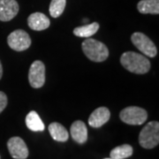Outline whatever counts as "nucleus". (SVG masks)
<instances>
[{
	"label": "nucleus",
	"instance_id": "nucleus-21",
	"mask_svg": "<svg viewBox=\"0 0 159 159\" xmlns=\"http://www.w3.org/2000/svg\"><path fill=\"white\" fill-rule=\"evenodd\" d=\"M104 159H111V158H104Z\"/></svg>",
	"mask_w": 159,
	"mask_h": 159
},
{
	"label": "nucleus",
	"instance_id": "nucleus-16",
	"mask_svg": "<svg viewBox=\"0 0 159 159\" xmlns=\"http://www.w3.org/2000/svg\"><path fill=\"white\" fill-rule=\"evenodd\" d=\"M98 29H99V24L97 22H93L74 29V34L79 37L89 38L97 33Z\"/></svg>",
	"mask_w": 159,
	"mask_h": 159
},
{
	"label": "nucleus",
	"instance_id": "nucleus-5",
	"mask_svg": "<svg viewBox=\"0 0 159 159\" xmlns=\"http://www.w3.org/2000/svg\"><path fill=\"white\" fill-rule=\"evenodd\" d=\"M131 41L133 44L144 55L149 57H155L157 56V47L146 34H142L141 32H135L132 34Z\"/></svg>",
	"mask_w": 159,
	"mask_h": 159
},
{
	"label": "nucleus",
	"instance_id": "nucleus-7",
	"mask_svg": "<svg viewBox=\"0 0 159 159\" xmlns=\"http://www.w3.org/2000/svg\"><path fill=\"white\" fill-rule=\"evenodd\" d=\"M29 80L32 88L40 89L45 82V66L40 61L35 60L32 63L29 72Z\"/></svg>",
	"mask_w": 159,
	"mask_h": 159
},
{
	"label": "nucleus",
	"instance_id": "nucleus-17",
	"mask_svg": "<svg viewBox=\"0 0 159 159\" xmlns=\"http://www.w3.org/2000/svg\"><path fill=\"white\" fill-rule=\"evenodd\" d=\"M134 149L129 144H123L114 148L111 151V159H125L130 157L133 155Z\"/></svg>",
	"mask_w": 159,
	"mask_h": 159
},
{
	"label": "nucleus",
	"instance_id": "nucleus-18",
	"mask_svg": "<svg viewBox=\"0 0 159 159\" xmlns=\"http://www.w3.org/2000/svg\"><path fill=\"white\" fill-rule=\"evenodd\" d=\"M66 0H51L49 8V11L51 17H59L66 8Z\"/></svg>",
	"mask_w": 159,
	"mask_h": 159
},
{
	"label": "nucleus",
	"instance_id": "nucleus-12",
	"mask_svg": "<svg viewBox=\"0 0 159 159\" xmlns=\"http://www.w3.org/2000/svg\"><path fill=\"white\" fill-rule=\"evenodd\" d=\"M71 136L76 142L83 144L88 140V129L85 123L81 120H76L71 125Z\"/></svg>",
	"mask_w": 159,
	"mask_h": 159
},
{
	"label": "nucleus",
	"instance_id": "nucleus-8",
	"mask_svg": "<svg viewBox=\"0 0 159 159\" xmlns=\"http://www.w3.org/2000/svg\"><path fill=\"white\" fill-rule=\"evenodd\" d=\"M7 148L14 159H26L29 157V148L20 137H11L7 142Z\"/></svg>",
	"mask_w": 159,
	"mask_h": 159
},
{
	"label": "nucleus",
	"instance_id": "nucleus-10",
	"mask_svg": "<svg viewBox=\"0 0 159 159\" xmlns=\"http://www.w3.org/2000/svg\"><path fill=\"white\" fill-rule=\"evenodd\" d=\"M111 118V112L106 107H99L96 109L89 118V124L94 128L101 127L106 124Z\"/></svg>",
	"mask_w": 159,
	"mask_h": 159
},
{
	"label": "nucleus",
	"instance_id": "nucleus-19",
	"mask_svg": "<svg viewBox=\"0 0 159 159\" xmlns=\"http://www.w3.org/2000/svg\"><path fill=\"white\" fill-rule=\"evenodd\" d=\"M7 96L4 92L0 91V113L6 109V107L7 106Z\"/></svg>",
	"mask_w": 159,
	"mask_h": 159
},
{
	"label": "nucleus",
	"instance_id": "nucleus-14",
	"mask_svg": "<svg viewBox=\"0 0 159 159\" xmlns=\"http://www.w3.org/2000/svg\"><path fill=\"white\" fill-rule=\"evenodd\" d=\"M26 125L29 130L33 132H42L44 130L45 126L39 115L34 111H30L26 117Z\"/></svg>",
	"mask_w": 159,
	"mask_h": 159
},
{
	"label": "nucleus",
	"instance_id": "nucleus-11",
	"mask_svg": "<svg viewBox=\"0 0 159 159\" xmlns=\"http://www.w3.org/2000/svg\"><path fill=\"white\" fill-rule=\"evenodd\" d=\"M28 24L31 29L35 31H42L50 27L51 21L45 14L42 12H34L28 18Z\"/></svg>",
	"mask_w": 159,
	"mask_h": 159
},
{
	"label": "nucleus",
	"instance_id": "nucleus-3",
	"mask_svg": "<svg viewBox=\"0 0 159 159\" xmlns=\"http://www.w3.org/2000/svg\"><path fill=\"white\" fill-rule=\"evenodd\" d=\"M139 143L142 148L150 149L159 143V123L151 121L145 125L139 134Z\"/></svg>",
	"mask_w": 159,
	"mask_h": 159
},
{
	"label": "nucleus",
	"instance_id": "nucleus-20",
	"mask_svg": "<svg viewBox=\"0 0 159 159\" xmlns=\"http://www.w3.org/2000/svg\"><path fill=\"white\" fill-rule=\"evenodd\" d=\"M2 75H3V67H2V64L0 62V80L2 78Z\"/></svg>",
	"mask_w": 159,
	"mask_h": 159
},
{
	"label": "nucleus",
	"instance_id": "nucleus-15",
	"mask_svg": "<svg viewBox=\"0 0 159 159\" xmlns=\"http://www.w3.org/2000/svg\"><path fill=\"white\" fill-rule=\"evenodd\" d=\"M137 8L143 14H158L159 0H141L137 5Z\"/></svg>",
	"mask_w": 159,
	"mask_h": 159
},
{
	"label": "nucleus",
	"instance_id": "nucleus-9",
	"mask_svg": "<svg viewBox=\"0 0 159 159\" xmlns=\"http://www.w3.org/2000/svg\"><path fill=\"white\" fill-rule=\"evenodd\" d=\"M19 12V5L16 0H0V20L9 21Z\"/></svg>",
	"mask_w": 159,
	"mask_h": 159
},
{
	"label": "nucleus",
	"instance_id": "nucleus-2",
	"mask_svg": "<svg viewBox=\"0 0 159 159\" xmlns=\"http://www.w3.org/2000/svg\"><path fill=\"white\" fill-rule=\"evenodd\" d=\"M86 57L93 62H102L109 57V50L104 43L95 39H86L81 44Z\"/></svg>",
	"mask_w": 159,
	"mask_h": 159
},
{
	"label": "nucleus",
	"instance_id": "nucleus-6",
	"mask_svg": "<svg viewBox=\"0 0 159 159\" xmlns=\"http://www.w3.org/2000/svg\"><path fill=\"white\" fill-rule=\"evenodd\" d=\"M9 47L15 51H23L28 50L31 45V39L29 34L22 29H17L11 32L7 37Z\"/></svg>",
	"mask_w": 159,
	"mask_h": 159
},
{
	"label": "nucleus",
	"instance_id": "nucleus-13",
	"mask_svg": "<svg viewBox=\"0 0 159 159\" xmlns=\"http://www.w3.org/2000/svg\"><path fill=\"white\" fill-rule=\"evenodd\" d=\"M49 132L53 140L57 142H65L68 140L69 134L67 130L61 124L57 122H53L49 125Z\"/></svg>",
	"mask_w": 159,
	"mask_h": 159
},
{
	"label": "nucleus",
	"instance_id": "nucleus-4",
	"mask_svg": "<svg viewBox=\"0 0 159 159\" xmlns=\"http://www.w3.org/2000/svg\"><path fill=\"white\" fill-rule=\"evenodd\" d=\"M120 119L128 125H139L148 119V113L144 109L137 106H129L123 109L119 114Z\"/></svg>",
	"mask_w": 159,
	"mask_h": 159
},
{
	"label": "nucleus",
	"instance_id": "nucleus-1",
	"mask_svg": "<svg viewBox=\"0 0 159 159\" xmlns=\"http://www.w3.org/2000/svg\"><path fill=\"white\" fill-rule=\"evenodd\" d=\"M120 63L127 71L136 74H145L150 69L148 58L134 51H126L120 57Z\"/></svg>",
	"mask_w": 159,
	"mask_h": 159
}]
</instances>
